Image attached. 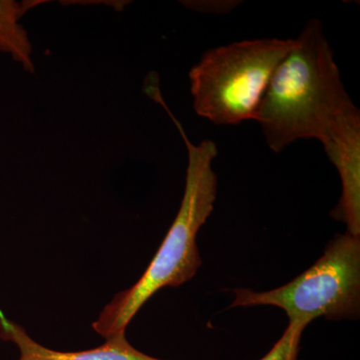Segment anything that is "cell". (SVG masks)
<instances>
[{
  "mask_svg": "<svg viewBox=\"0 0 360 360\" xmlns=\"http://www.w3.org/2000/svg\"><path fill=\"white\" fill-rule=\"evenodd\" d=\"M255 120L274 153L298 139H319L323 146L360 122L359 110L343 85L319 20H309L293 39L292 49L272 75Z\"/></svg>",
  "mask_w": 360,
  "mask_h": 360,
  "instance_id": "obj_1",
  "label": "cell"
},
{
  "mask_svg": "<svg viewBox=\"0 0 360 360\" xmlns=\"http://www.w3.org/2000/svg\"><path fill=\"white\" fill-rule=\"evenodd\" d=\"M165 99L158 103L167 110L186 146V188L179 212L160 250L136 283L116 293L92 323L103 338L122 335L135 314L151 296L165 288H177L191 281L201 265L196 236L213 212L217 200V179L212 162L217 156V144L205 139L194 144Z\"/></svg>",
  "mask_w": 360,
  "mask_h": 360,
  "instance_id": "obj_2",
  "label": "cell"
},
{
  "mask_svg": "<svg viewBox=\"0 0 360 360\" xmlns=\"http://www.w3.org/2000/svg\"><path fill=\"white\" fill-rule=\"evenodd\" d=\"M293 39L243 40L215 47L189 71L193 108L217 125L255 120L277 66Z\"/></svg>",
  "mask_w": 360,
  "mask_h": 360,
  "instance_id": "obj_3",
  "label": "cell"
},
{
  "mask_svg": "<svg viewBox=\"0 0 360 360\" xmlns=\"http://www.w3.org/2000/svg\"><path fill=\"white\" fill-rule=\"evenodd\" d=\"M231 307L274 305L286 312L290 322L309 326L319 317L357 319L360 311V236L338 234L324 255L290 283L255 292L234 290Z\"/></svg>",
  "mask_w": 360,
  "mask_h": 360,
  "instance_id": "obj_4",
  "label": "cell"
},
{
  "mask_svg": "<svg viewBox=\"0 0 360 360\" xmlns=\"http://www.w3.org/2000/svg\"><path fill=\"white\" fill-rule=\"evenodd\" d=\"M0 338L13 342L20 352L18 360H163L149 356L132 347L125 333L106 338L103 345L82 352H59L45 347L30 338L20 324L0 310Z\"/></svg>",
  "mask_w": 360,
  "mask_h": 360,
  "instance_id": "obj_5",
  "label": "cell"
},
{
  "mask_svg": "<svg viewBox=\"0 0 360 360\" xmlns=\"http://www.w3.org/2000/svg\"><path fill=\"white\" fill-rule=\"evenodd\" d=\"M44 2L0 0V52L11 56L26 72L34 73L35 66L32 42L20 20L28 11Z\"/></svg>",
  "mask_w": 360,
  "mask_h": 360,
  "instance_id": "obj_6",
  "label": "cell"
},
{
  "mask_svg": "<svg viewBox=\"0 0 360 360\" xmlns=\"http://www.w3.org/2000/svg\"><path fill=\"white\" fill-rule=\"evenodd\" d=\"M305 328L307 326L300 322H290L281 340L260 360H298L300 341Z\"/></svg>",
  "mask_w": 360,
  "mask_h": 360,
  "instance_id": "obj_7",
  "label": "cell"
}]
</instances>
